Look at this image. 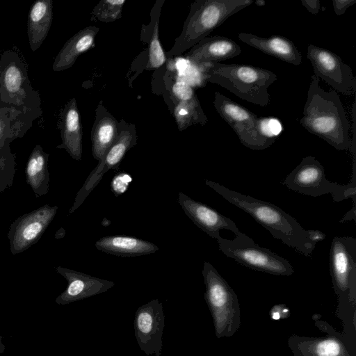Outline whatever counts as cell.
<instances>
[{
    "label": "cell",
    "instance_id": "6da1fadb",
    "mask_svg": "<svg viewBox=\"0 0 356 356\" xmlns=\"http://www.w3.org/2000/svg\"><path fill=\"white\" fill-rule=\"evenodd\" d=\"M0 109L12 118L17 138L23 137L42 113L40 97L31 86L26 65L10 49L0 56Z\"/></svg>",
    "mask_w": 356,
    "mask_h": 356
},
{
    "label": "cell",
    "instance_id": "7a4b0ae2",
    "mask_svg": "<svg viewBox=\"0 0 356 356\" xmlns=\"http://www.w3.org/2000/svg\"><path fill=\"white\" fill-rule=\"evenodd\" d=\"M320 79L314 74L307 92L300 124L337 150L351 147L350 122L338 93L325 91L319 85Z\"/></svg>",
    "mask_w": 356,
    "mask_h": 356
},
{
    "label": "cell",
    "instance_id": "3957f363",
    "mask_svg": "<svg viewBox=\"0 0 356 356\" xmlns=\"http://www.w3.org/2000/svg\"><path fill=\"white\" fill-rule=\"evenodd\" d=\"M205 183L229 202L250 215L272 236L296 252L309 257L316 243L311 241L307 232L291 216L268 202L232 191L218 183L205 180Z\"/></svg>",
    "mask_w": 356,
    "mask_h": 356
},
{
    "label": "cell",
    "instance_id": "277c9868",
    "mask_svg": "<svg viewBox=\"0 0 356 356\" xmlns=\"http://www.w3.org/2000/svg\"><path fill=\"white\" fill-rule=\"evenodd\" d=\"M204 65L202 73L205 81L216 83L250 103L268 105V88L277 79L274 72L244 64L211 63Z\"/></svg>",
    "mask_w": 356,
    "mask_h": 356
},
{
    "label": "cell",
    "instance_id": "5b68a950",
    "mask_svg": "<svg viewBox=\"0 0 356 356\" xmlns=\"http://www.w3.org/2000/svg\"><path fill=\"white\" fill-rule=\"evenodd\" d=\"M252 0H196L191 5L182 31L167 57L179 56L200 41L229 17L251 6Z\"/></svg>",
    "mask_w": 356,
    "mask_h": 356
},
{
    "label": "cell",
    "instance_id": "8992f818",
    "mask_svg": "<svg viewBox=\"0 0 356 356\" xmlns=\"http://www.w3.org/2000/svg\"><path fill=\"white\" fill-rule=\"evenodd\" d=\"M205 300L210 309L218 337L232 336L240 325V308L236 293L217 270L204 263Z\"/></svg>",
    "mask_w": 356,
    "mask_h": 356
},
{
    "label": "cell",
    "instance_id": "52a82bcc",
    "mask_svg": "<svg viewBox=\"0 0 356 356\" xmlns=\"http://www.w3.org/2000/svg\"><path fill=\"white\" fill-rule=\"evenodd\" d=\"M282 184L292 191L312 197L331 193L336 202L352 197L353 204H355V164L352 182L341 185L327 179L321 163L315 157L307 156L287 175Z\"/></svg>",
    "mask_w": 356,
    "mask_h": 356
},
{
    "label": "cell",
    "instance_id": "ba28073f",
    "mask_svg": "<svg viewBox=\"0 0 356 356\" xmlns=\"http://www.w3.org/2000/svg\"><path fill=\"white\" fill-rule=\"evenodd\" d=\"M219 250L227 257L253 270L275 275H291L294 270L286 259L260 247L248 236L240 232L234 239L221 236L217 239Z\"/></svg>",
    "mask_w": 356,
    "mask_h": 356
},
{
    "label": "cell",
    "instance_id": "9c48e42d",
    "mask_svg": "<svg viewBox=\"0 0 356 356\" xmlns=\"http://www.w3.org/2000/svg\"><path fill=\"white\" fill-rule=\"evenodd\" d=\"M213 105L217 113L229 124L244 146L261 150L274 143L275 140L261 135L259 118L252 111L219 92H215Z\"/></svg>",
    "mask_w": 356,
    "mask_h": 356
},
{
    "label": "cell",
    "instance_id": "30bf717a",
    "mask_svg": "<svg viewBox=\"0 0 356 356\" xmlns=\"http://www.w3.org/2000/svg\"><path fill=\"white\" fill-rule=\"evenodd\" d=\"M138 136L134 124L123 118L119 122L117 137L97 165L90 173L83 186L77 193L69 214L74 212L97 186L104 175L110 170H118L126 153L137 143Z\"/></svg>",
    "mask_w": 356,
    "mask_h": 356
},
{
    "label": "cell",
    "instance_id": "8fae6325",
    "mask_svg": "<svg viewBox=\"0 0 356 356\" xmlns=\"http://www.w3.org/2000/svg\"><path fill=\"white\" fill-rule=\"evenodd\" d=\"M330 271L333 286L341 300L353 301L356 286V239L336 236L330 251Z\"/></svg>",
    "mask_w": 356,
    "mask_h": 356
},
{
    "label": "cell",
    "instance_id": "7c38bea8",
    "mask_svg": "<svg viewBox=\"0 0 356 356\" xmlns=\"http://www.w3.org/2000/svg\"><path fill=\"white\" fill-rule=\"evenodd\" d=\"M307 58L312 65L314 75L336 92L348 96L356 92V77L351 67L339 56L329 49L309 44Z\"/></svg>",
    "mask_w": 356,
    "mask_h": 356
},
{
    "label": "cell",
    "instance_id": "4fadbf2b",
    "mask_svg": "<svg viewBox=\"0 0 356 356\" xmlns=\"http://www.w3.org/2000/svg\"><path fill=\"white\" fill-rule=\"evenodd\" d=\"M57 206L45 204L16 218L10 225L7 236L13 255L36 243L54 220Z\"/></svg>",
    "mask_w": 356,
    "mask_h": 356
},
{
    "label": "cell",
    "instance_id": "5bb4252c",
    "mask_svg": "<svg viewBox=\"0 0 356 356\" xmlns=\"http://www.w3.org/2000/svg\"><path fill=\"white\" fill-rule=\"evenodd\" d=\"M165 327L163 307L158 299L140 306L136 312L134 331L136 341L147 356H160Z\"/></svg>",
    "mask_w": 356,
    "mask_h": 356
},
{
    "label": "cell",
    "instance_id": "9a60e30c",
    "mask_svg": "<svg viewBox=\"0 0 356 356\" xmlns=\"http://www.w3.org/2000/svg\"><path fill=\"white\" fill-rule=\"evenodd\" d=\"M178 202L186 216L211 238H220V230L223 229L234 232L235 236L241 232L229 218L183 193H178Z\"/></svg>",
    "mask_w": 356,
    "mask_h": 356
},
{
    "label": "cell",
    "instance_id": "2e32d148",
    "mask_svg": "<svg viewBox=\"0 0 356 356\" xmlns=\"http://www.w3.org/2000/svg\"><path fill=\"white\" fill-rule=\"evenodd\" d=\"M55 270L67 282L65 290L55 300L58 305H67L104 293L115 285L112 281L61 266L56 267Z\"/></svg>",
    "mask_w": 356,
    "mask_h": 356
},
{
    "label": "cell",
    "instance_id": "e0dca14e",
    "mask_svg": "<svg viewBox=\"0 0 356 356\" xmlns=\"http://www.w3.org/2000/svg\"><path fill=\"white\" fill-rule=\"evenodd\" d=\"M240 46L234 40L220 35L207 37L191 48L186 57L194 65L219 63L238 56Z\"/></svg>",
    "mask_w": 356,
    "mask_h": 356
},
{
    "label": "cell",
    "instance_id": "ac0fdd59",
    "mask_svg": "<svg viewBox=\"0 0 356 356\" xmlns=\"http://www.w3.org/2000/svg\"><path fill=\"white\" fill-rule=\"evenodd\" d=\"M59 128L62 143L56 147L65 149L76 161L82 156V125L76 98L70 99L60 114Z\"/></svg>",
    "mask_w": 356,
    "mask_h": 356
},
{
    "label": "cell",
    "instance_id": "d6986e66",
    "mask_svg": "<svg viewBox=\"0 0 356 356\" xmlns=\"http://www.w3.org/2000/svg\"><path fill=\"white\" fill-rule=\"evenodd\" d=\"M238 39L266 54L273 56L288 63L299 65L302 62V55L295 44L286 37L272 35L262 38L252 33H241Z\"/></svg>",
    "mask_w": 356,
    "mask_h": 356
},
{
    "label": "cell",
    "instance_id": "ffe728a7",
    "mask_svg": "<svg viewBox=\"0 0 356 356\" xmlns=\"http://www.w3.org/2000/svg\"><path fill=\"white\" fill-rule=\"evenodd\" d=\"M119 122L111 114L100 100L95 110V118L91 130L92 154L99 161L115 141Z\"/></svg>",
    "mask_w": 356,
    "mask_h": 356
},
{
    "label": "cell",
    "instance_id": "44dd1931",
    "mask_svg": "<svg viewBox=\"0 0 356 356\" xmlns=\"http://www.w3.org/2000/svg\"><path fill=\"white\" fill-rule=\"evenodd\" d=\"M99 31V27L90 26L71 37L56 55L52 65L53 70L60 72L70 68L82 53L93 46Z\"/></svg>",
    "mask_w": 356,
    "mask_h": 356
},
{
    "label": "cell",
    "instance_id": "7402d4cb",
    "mask_svg": "<svg viewBox=\"0 0 356 356\" xmlns=\"http://www.w3.org/2000/svg\"><path fill=\"white\" fill-rule=\"evenodd\" d=\"M97 249L120 257H136L154 253L159 250L155 244L129 236H107L95 243Z\"/></svg>",
    "mask_w": 356,
    "mask_h": 356
},
{
    "label": "cell",
    "instance_id": "603a6c76",
    "mask_svg": "<svg viewBox=\"0 0 356 356\" xmlns=\"http://www.w3.org/2000/svg\"><path fill=\"white\" fill-rule=\"evenodd\" d=\"M52 19V0H37L31 5L27 20V35L33 51H35L47 38Z\"/></svg>",
    "mask_w": 356,
    "mask_h": 356
},
{
    "label": "cell",
    "instance_id": "cb8c5ba5",
    "mask_svg": "<svg viewBox=\"0 0 356 356\" xmlns=\"http://www.w3.org/2000/svg\"><path fill=\"white\" fill-rule=\"evenodd\" d=\"M49 154L44 152L40 145L35 146L28 159L25 175L26 183L36 197L47 194L50 181L48 170Z\"/></svg>",
    "mask_w": 356,
    "mask_h": 356
},
{
    "label": "cell",
    "instance_id": "d4e9b609",
    "mask_svg": "<svg viewBox=\"0 0 356 356\" xmlns=\"http://www.w3.org/2000/svg\"><path fill=\"white\" fill-rule=\"evenodd\" d=\"M165 0H156L150 12L151 20L149 25L142 26L141 38L148 36V60L147 69L156 70L166 61V56L159 37V25L161 8Z\"/></svg>",
    "mask_w": 356,
    "mask_h": 356
},
{
    "label": "cell",
    "instance_id": "484cf974",
    "mask_svg": "<svg viewBox=\"0 0 356 356\" xmlns=\"http://www.w3.org/2000/svg\"><path fill=\"white\" fill-rule=\"evenodd\" d=\"M173 103L172 113L179 131H183L193 124L204 125L207 122V118L199 100L192 102H173Z\"/></svg>",
    "mask_w": 356,
    "mask_h": 356
},
{
    "label": "cell",
    "instance_id": "4316f807",
    "mask_svg": "<svg viewBox=\"0 0 356 356\" xmlns=\"http://www.w3.org/2000/svg\"><path fill=\"white\" fill-rule=\"evenodd\" d=\"M300 355L305 356H350L341 343L335 339H316L301 343Z\"/></svg>",
    "mask_w": 356,
    "mask_h": 356
},
{
    "label": "cell",
    "instance_id": "83f0119b",
    "mask_svg": "<svg viewBox=\"0 0 356 356\" xmlns=\"http://www.w3.org/2000/svg\"><path fill=\"white\" fill-rule=\"evenodd\" d=\"M7 141L0 145V193H3L13 185L15 173V156L11 152Z\"/></svg>",
    "mask_w": 356,
    "mask_h": 356
},
{
    "label": "cell",
    "instance_id": "f1b7e54d",
    "mask_svg": "<svg viewBox=\"0 0 356 356\" xmlns=\"http://www.w3.org/2000/svg\"><path fill=\"white\" fill-rule=\"evenodd\" d=\"M124 0H102L93 8L92 18L102 22H113L121 18Z\"/></svg>",
    "mask_w": 356,
    "mask_h": 356
},
{
    "label": "cell",
    "instance_id": "f546056e",
    "mask_svg": "<svg viewBox=\"0 0 356 356\" xmlns=\"http://www.w3.org/2000/svg\"><path fill=\"white\" fill-rule=\"evenodd\" d=\"M170 95L173 102H192L198 100L192 86L181 79H177L171 85Z\"/></svg>",
    "mask_w": 356,
    "mask_h": 356
},
{
    "label": "cell",
    "instance_id": "4dcf8cb0",
    "mask_svg": "<svg viewBox=\"0 0 356 356\" xmlns=\"http://www.w3.org/2000/svg\"><path fill=\"white\" fill-rule=\"evenodd\" d=\"M16 138L17 135L12 118L6 110L0 109V145Z\"/></svg>",
    "mask_w": 356,
    "mask_h": 356
},
{
    "label": "cell",
    "instance_id": "1f68e13d",
    "mask_svg": "<svg viewBox=\"0 0 356 356\" xmlns=\"http://www.w3.org/2000/svg\"><path fill=\"white\" fill-rule=\"evenodd\" d=\"M259 130L264 137L276 140L282 131V127L276 118H259Z\"/></svg>",
    "mask_w": 356,
    "mask_h": 356
},
{
    "label": "cell",
    "instance_id": "d6a6232c",
    "mask_svg": "<svg viewBox=\"0 0 356 356\" xmlns=\"http://www.w3.org/2000/svg\"><path fill=\"white\" fill-rule=\"evenodd\" d=\"M132 181L131 175L125 172L117 173L111 182V189L115 197L125 193Z\"/></svg>",
    "mask_w": 356,
    "mask_h": 356
},
{
    "label": "cell",
    "instance_id": "836d02e7",
    "mask_svg": "<svg viewBox=\"0 0 356 356\" xmlns=\"http://www.w3.org/2000/svg\"><path fill=\"white\" fill-rule=\"evenodd\" d=\"M355 3L356 0H332L334 11L337 15L345 13L347 9Z\"/></svg>",
    "mask_w": 356,
    "mask_h": 356
},
{
    "label": "cell",
    "instance_id": "e575fe53",
    "mask_svg": "<svg viewBox=\"0 0 356 356\" xmlns=\"http://www.w3.org/2000/svg\"><path fill=\"white\" fill-rule=\"evenodd\" d=\"M302 6L312 14L317 15L320 10V1L314 0L301 1Z\"/></svg>",
    "mask_w": 356,
    "mask_h": 356
},
{
    "label": "cell",
    "instance_id": "d590c367",
    "mask_svg": "<svg viewBox=\"0 0 356 356\" xmlns=\"http://www.w3.org/2000/svg\"><path fill=\"white\" fill-rule=\"evenodd\" d=\"M306 232L308 238L316 244L326 237L325 234L320 230L308 229Z\"/></svg>",
    "mask_w": 356,
    "mask_h": 356
},
{
    "label": "cell",
    "instance_id": "8d00e7d4",
    "mask_svg": "<svg viewBox=\"0 0 356 356\" xmlns=\"http://www.w3.org/2000/svg\"><path fill=\"white\" fill-rule=\"evenodd\" d=\"M65 234V231L63 228H60L59 230L57 231V232L55 234L56 238H63Z\"/></svg>",
    "mask_w": 356,
    "mask_h": 356
},
{
    "label": "cell",
    "instance_id": "74e56055",
    "mask_svg": "<svg viewBox=\"0 0 356 356\" xmlns=\"http://www.w3.org/2000/svg\"><path fill=\"white\" fill-rule=\"evenodd\" d=\"M3 337L0 336V353H3L5 351L6 347L2 342Z\"/></svg>",
    "mask_w": 356,
    "mask_h": 356
},
{
    "label": "cell",
    "instance_id": "f35d334b",
    "mask_svg": "<svg viewBox=\"0 0 356 356\" xmlns=\"http://www.w3.org/2000/svg\"><path fill=\"white\" fill-rule=\"evenodd\" d=\"M254 3H255V4L259 7L265 6V4H266V1L264 0H258V1H254Z\"/></svg>",
    "mask_w": 356,
    "mask_h": 356
}]
</instances>
